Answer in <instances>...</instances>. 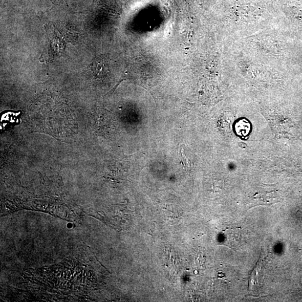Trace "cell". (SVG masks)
Listing matches in <instances>:
<instances>
[{
	"mask_svg": "<svg viewBox=\"0 0 302 302\" xmlns=\"http://www.w3.org/2000/svg\"><path fill=\"white\" fill-rule=\"evenodd\" d=\"M180 159L181 161V165H183L184 168L186 170H189L190 167V163L189 160L186 158V156L184 153L183 149H181L180 152Z\"/></svg>",
	"mask_w": 302,
	"mask_h": 302,
	"instance_id": "cell-4",
	"label": "cell"
},
{
	"mask_svg": "<svg viewBox=\"0 0 302 302\" xmlns=\"http://www.w3.org/2000/svg\"><path fill=\"white\" fill-rule=\"evenodd\" d=\"M264 258L261 257V259L258 261V263L256 265L255 268L253 270L250 278V287L251 288L253 285H256V283H258V280L257 279V277L258 276V273L262 269V262Z\"/></svg>",
	"mask_w": 302,
	"mask_h": 302,
	"instance_id": "cell-3",
	"label": "cell"
},
{
	"mask_svg": "<svg viewBox=\"0 0 302 302\" xmlns=\"http://www.w3.org/2000/svg\"><path fill=\"white\" fill-rule=\"evenodd\" d=\"M279 197L277 191L257 193L252 197L248 205L249 209L257 206H268L278 203Z\"/></svg>",
	"mask_w": 302,
	"mask_h": 302,
	"instance_id": "cell-1",
	"label": "cell"
},
{
	"mask_svg": "<svg viewBox=\"0 0 302 302\" xmlns=\"http://www.w3.org/2000/svg\"><path fill=\"white\" fill-rule=\"evenodd\" d=\"M242 231L240 228H228L223 232V244L234 250L240 245Z\"/></svg>",
	"mask_w": 302,
	"mask_h": 302,
	"instance_id": "cell-2",
	"label": "cell"
}]
</instances>
